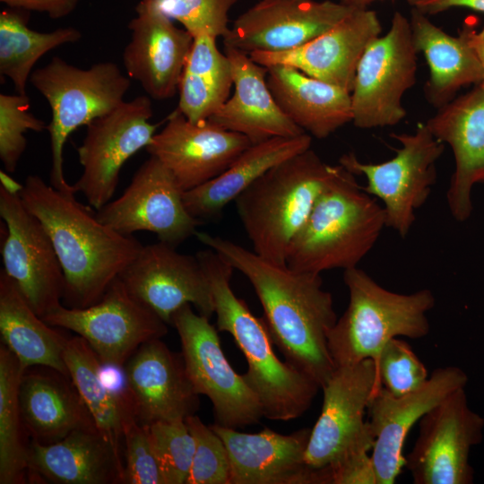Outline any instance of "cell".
<instances>
[{
  "instance_id": "obj_1",
  "label": "cell",
  "mask_w": 484,
  "mask_h": 484,
  "mask_svg": "<svg viewBox=\"0 0 484 484\" xmlns=\"http://www.w3.org/2000/svg\"><path fill=\"white\" fill-rule=\"evenodd\" d=\"M195 236L246 277L262 305L273 344L286 362L322 388L336 367L327 334L338 318L321 275L276 264L220 236L203 231Z\"/></svg>"
},
{
  "instance_id": "obj_2",
  "label": "cell",
  "mask_w": 484,
  "mask_h": 484,
  "mask_svg": "<svg viewBox=\"0 0 484 484\" xmlns=\"http://www.w3.org/2000/svg\"><path fill=\"white\" fill-rule=\"evenodd\" d=\"M75 194L37 175L28 176L20 192L51 238L65 275L63 299L68 307L83 308L100 300L143 246L102 223Z\"/></svg>"
},
{
  "instance_id": "obj_3",
  "label": "cell",
  "mask_w": 484,
  "mask_h": 484,
  "mask_svg": "<svg viewBox=\"0 0 484 484\" xmlns=\"http://www.w3.org/2000/svg\"><path fill=\"white\" fill-rule=\"evenodd\" d=\"M196 256L211 286L218 331L231 334L242 351L247 363L242 376L257 396L264 417L290 420L302 416L310 408L320 385L278 359L264 318L255 316L231 289L235 270L231 264L209 247L197 252Z\"/></svg>"
},
{
  "instance_id": "obj_4",
  "label": "cell",
  "mask_w": 484,
  "mask_h": 484,
  "mask_svg": "<svg viewBox=\"0 0 484 484\" xmlns=\"http://www.w3.org/2000/svg\"><path fill=\"white\" fill-rule=\"evenodd\" d=\"M339 165L290 244L286 264L294 271L320 274L358 267L385 227L383 206Z\"/></svg>"
},
{
  "instance_id": "obj_5",
  "label": "cell",
  "mask_w": 484,
  "mask_h": 484,
  "mask_svg": "<svg viewBox=\"0 0 484 484\" xmlns=\"http://www.w3.org/2000/svg\"><path fill=\"white\" fill-rule=\"evenodd\" d=\"M340 165H329L311 148L272 167L235 200L253 251L286 264L288 248Z\"/></svg>"
},
{
  "instance_id": "obj_6",
  "label": "cell",
  "mask_w": 484,
  "mask_h": 484,
  "mask_svg": "<svg viewBox=\"0 0 484 484\" xmlns=\"http://www.w3.org/2000/svg\"><path fill=\"white\" fill-rule=\"evenodd\" d=\"M349 304L327 334V347L335 367L371 359L376 363L393 338L420 339L430 331L427 313L435 306L430 290L411 294L390 291L365 271L344 270Z\"/></svg>"
},
{
  "instance_id": "obj_7",
  "label": "cell",
  "mask_w": 484,
  "mask_h": 484,
  "mask_svg": "<svg viewBox=\"0 0 484 484\" xmlns=\"http://www.w3.org/2000/svg\"><path fill=\"white\" fill-rule=\"evenodd\" d=\"M30 82L51 108V121L46 129L51 144L50 183L58 190L76 193L64 174L65 143L74 130L122 104L130 78L111 61L82 69L53 56L31 73Z\"/></svg>"
},
{
  "instance_id": "obj_8",
  "label": "cell",
  "mask_w": 484,
  "mask_h": 484,
  "mask_svg": "<svg viewBox=\"0 0 484 484\" xmlns=\"http://www.w3.org/2000/svg\"><path fill=\"white\" fill-rule=\"evenodd\" d=\"M401 146L389 160L361 162L353 152L343 154L339 164L355 176H364L368 194L380 199L385 227L405 238L415 221V212L428 200L436 180V163L445 151L425 123L412 134H392Z\"/></svg>"
},
{
  "instance_id": "obj_9",
  "label": "cell",
  "mask_w": 484,
  "mask_h": 484,
  "mask_svg": "<svg viewBox=\"0 0 484 484\" xmlns=\"http://www.w3.org/2000/svg\"><path fill=\"white\" fill-rule=\"evenodd\" d=\"M418 54L410 20L395 12L388 31L368 44L358 64L350 91L355 126H392L405 117L402 97L416 83Z\"/></svg>"
},
{
  "instance_id": "obj_10",
  "label": "cell",
  "mask_w": 484,
  "mask_h": 484,
  "mask_svg": "<svg viewBox=\"0 0 484 484\" xmlns=\"http://www.w3.org/2000/svg\"><path fill=\"white\" fill-rule=\"evenodd\" d=\"M171 324L179 335L190 382L198 395L210 399L215 424L235 429L257 424L264 417L260 402L229 363L209 318L186 304L173 315Z\"/></svg>"
},
{
  "instance_id": "obj_11",
  "label": "cell",
  "mask_w": 484,
  "mask_h": 484,
  "mask_svg": "<svg viewBox=\"0 0 484 484\" xmlns=\"http://www.w3.org/2000/svg\"><path fill=\"white\" fill-rule=\"evenodd\" d=\"M380 387L376 362L371 359L335 367L321 388L322 411L306 451L308 466L330 467L350 455L372 450L375 437L364 415Z\"/></svg>"
},
{
  "instance_id": "obj_12",
  "label": "cell",
  "mask_w": 484,
  "mask_h": 484,
  "mask_svg": "<svg viewBox=\"0 0 484 484\" xmlns=\"http://www.w3.org/2000/svg\"><path fill=\"white\" fill-rule=\"evenodd\" d=\"M22 186L0 183L4 271L35 313L44 317L62 305L65 275L48 233L22 203Z\"/></svg>"
},
{
  "instance_id": "obj_13",
  "label": "cell",
  "mask_w": 484,
  "mask_h": 484,
  "mask_svg": "<svg viewBox=\"0 0 484 484\" xmlns=\"http://www.w3.org/2000/svg\"><path fill=\"white\" fill-rule=\"evenodd\" d=\"M42 319L82 337L100 362L123 367L142 344L168 333V324L134 297L118 277L97 303L83 308L61 305Z\"/></svg>"
},
{
  "instance_id": "obj_14",
  "label": "cell",
  "mask_w": 484,
  "mask_h": 484,
  "mask_svg": "<svg viewBox=\"0 0 484 484\" xmlns=\"http://www.w3.org/2000/svg\"><path fill=\"white\" fill-rule=\"evenodd\" d=\"M152 115L151 98L138 96L86 125L77 148L82 172L73 186L97 211L111 201L123 165L156 134L158 124L150 122Z\"/></svg>"
},
{
  "instance_id": "obj_15",
  "label": "cell",
  "mask_w": 484,
  "mask_h": 484,
  "mask_svg": "<svg viewBox=\"0 0 484 484\" xmlns=\"http://www.w3.org/2000/svg\"><path fill=\"white\" fill-rule=\"evenodd\" d=\"M484 419L468 404L465 388L455 390L419 421V436L405 466L415 484H471V449L482 441Z\"/></svg>"
},
{
  "instance_id": "obj_16",
  "label": "cell",
  "mask_w": 484,
  "mask_h": 484,
  "mask_svg": "<svg viewBox=\"0 0 484 484\" xmlns=\"http://www.w3.org/2000/svg\"><path fill=\"white\" fill-rule=\"evenodd\" d=\"M183 193L170 171L150 156L124 193L98 210L96 216L123 235L150 231L159 241L177 247L195 235L201 224L186 210Z\"/></svg>"
},
{
  "instance_id": "obj_17",
  "label": "cell",
  "mask_w": 484,
  "mask_h": 484,
  "mask_svg": "<svg viewBox=\"0 0 484 484\" xmlns=\"http://www.w3.org/2000/svg\"><path fill=\"white\" fill-rule=\"evenodd\" d=\"M176 248L161 241L143 246L118 278L168 324L186 304L210 318L214 301L205 272L196 255L181 254Z\"/></svg>"
},
{
  "instance_id": "obj_18",
  "label": "cell",
  "mask_w": 484,
  "mask_h": 484,
  "mask_svg": "<svg viewBox=\"0 0 484 484\" xmlns=\"http://www.w3.org/2000/svg\"><path fill=\"white\" fill-rule=\"evenodd\" d=\"M355 7L331 0H260L240 14L222 38L247 55L297 48L329 30Z\"/></svg>"
},
{
  "instance_id": "obj_19",
  "label": "cell",
  "mask_w": 484,
  "mask_h": 484,
  "mask_svg": "<svg viewBox=\"0 0 484 484\" xmlns=\"http://www.w3.org/2000/svg\"><path fill=\"white\" fill-rule=\"evenodd\" d=\"M466 373L458 367L436 368L418 389L393 395L384 387L372 396L367 410L375 437L371 459L376 484H393L405 465L404 441L419 419L451 393L465 388Z\"/></svg>"
},
{
  "instance_id": "obj_20",
  "label": "cell",
  "mask_w": 484,
  "mask_h": 484,
  "mask_svg": "<svg viewBox=\"0 0 484 484\" xmlns=\"http://www.w3.org/2000/svg\"><path fill=\"white\" fill-rule=\"evenodd\" d=\"M251 144L243 134L208 119L193 123L176 109L145 149L186 192L218 177Z\"/></svg>"
},
{
  "instance_id": "obj_21",
  "label": "cell",
  "mask_w": 484,
  "mask_h": 484,
  "mask_svg": "<svg viewBox=\"0 0 484 484\" xmlns=\"http://www.w3.org/2000/svg\"><path fill=\"white\" fill-rule=\"evenodd\" d=\"M230 462L229 484H328L324 468L306 462L311 429L281 435L264 428L255 434L213 424Z\"/></svg>"
},
{
  "instance_id": "obj_22",
  "label": "cell",
  "mask_w": 484,
  "mask_h": 484,
  "mask_svg": "<svg viewBox=\"0 0 484 484\" xmlns=\"http://www.w3.org/2000/svg\"><path fill=\"white\" fill-rule=\"evenodd\" d=\"M127 395L143 425L185 420L199 409V395L187 376L181 353L160 340L142 344L125 365Z\"/></svg>"
},
{
  "instance_id": "obj_23",
  "label": "cell",
  "mask_w": 484,
  "mask_h": 484,
  "mask_svg": "<svg viewBox=\"0 0 484 484\" xmlns=\"http://www.w3.org/2000/svg\"><path fill=\"white\" fill-rule=\"evenodd\" d=\"M136 13L128 24L131 39L123 51L124 67L150 98L170 99L178 91L194 37L153 4L140 1Z\"/></svg>"
},
{
  "instance_id": "obj_24",
  "label": "cell",
  "mask_w": 484,
  "mask_h": 484,
  "mask_svg": "<svg viewBox=\"0 0 484 484\" xmlns=\"http://www.w3.org/2000/svg\"><path fill=\"white\" fill-rule=\"evenodd\" d=\"M381 32L376 13L358 8L329 30L297 48L283 52L255 51L249 56L265 67L292 66L350 92L363 52Z\"/></svg>"
},
{
  "instance_id": "obj_25",
  "label": "cell",
  "mask_w": 484,
  "mask_h": 484,
  "mask_svg": "<svg viewBox=\"0 0 484 484\" xmlns=\"http://www.w3.org/2000/svg\"><path fill=\"white\" fill-rule=\"evenodd\" d=\"M425 124L453 151L455 167L446 201L454 220L465 221L473 210L472 188L484 184V83L437 108Z\"/></svg>"
},
{
  "instance_id": "obj_26",
  "label": "cell",
  "mask_w": 484,
  "mask_h": 484,
  "mask_svg": "<svg viewBox=\"0 0 484 484\" xmlns=\"http://www.w3.org/2000/svg\"><path fill=\"white\" fill-rule=\"evenodd\" d=\"M27 478L57 484L124 483V462L98 428H82L51 444L31 441Z\"/></svg>"
},
{
  "instance_id": "obj_27",
  "label": "cell",
  "mask_w": 484,
  "mask_h": 484,
  "mask_svg": "<svg viewBox=\"0 0 484 484\" xmlns=\"http://www.w3.org/2000/svg\"><path fill=\"white\" fill-rule=\"evenodd\" d=\"M224 47L232 67L234 93L208 120L245 135L252 143L305 134L276 103L267 85V67L242 51Z\"/></svg>"
},
{
  "instance_id": "obj_28",
  "label": "cell",
  "mask_w": 484,
  "mask_h": 484,
  "mask_svg": "<svg viewBox=\"0 0 484 484\" xmlns=\"http://www.w3.org/2000/svg\"><path fill=\"white\" fill-rule=\"evenodd\" d=\"M267 85L282 112L311 136L324 139L352 122L350 92L285 65L267 67Z\"/></svg>"
},
{
  "instance_id": "obj_29",
  "label": "cell",
  "mask_w": 484,
  "mask_h": 484,
  "mask_svg": "<svg viewBox=\"0 0 484 484\" xmlns=\"http://www.w3.org/2000/svg\"><path fill=\"white\" fill-rule=\"evenodd\" d=\"M19 403L26 433L40 444L57 442L79 428H97L71 378L53 369H26Z\"/></svg>"
},
{
  "instance_id": "obj_30",
  "label": "cell",
  "mask_w": 484,
  "mask_h": 484,
  "mask_svg": "<svg viewBox=\"0 0 484 484\" xmlns=\"http://www.w3.org/2000/svg\"><path fill=\"white\" fill-rule=\"evenodd\" d=\"M410 23L414 46L428 65L424 94L430 105L439 108L461 88L483 82L481 65L464 27L458 36H452L415 9L411 11Z\"/></svg>"
},
{
  "instance_id": "obj_31",
  "label": "cell",
  "mask_w": 484,
  "mask_h": 484,
  "mask_svg": "<svg viewBox=\"0 0 484 484\" xmlns=\"http://www.w3.org/2000/svg\"><path fill=\"white\" fill-rule=\"evenodd\" d=\"M311 143L312 136L305 133L251 144L218 177L183 193L186 210L200 220L218 216L270 169L311 148Z\"/></svg>"
},
{
  "instance_id": "obj_32",
  "label": "cell",
  "mask_w": 484,
  "mask_h": 484,
  "mask_svg": "<svg viewBox=\"0 0 484 484\" xmlns=\"http://www.w3.org/2000/svg\"><path fill=\"white\" fill-rule=\"evenodd\" d=\"M0 333L23 370L44 367L69 376L64 359L68 339L35 313L4 270L0 272Z\"/></svg>"
},
{
  "instance_id": "obj_33",
  "label": "cell",
  "mask_w": 484,
  "mask_h": 484,
  "mask_svg": "<svg viewBox=\"0 0 484 484\" xmlns=\"http://www.w3.org/2000/svg\"><path fill=\"white\" fill-rule=\"evenodd\" d=\"M232 85L230 61L218 49L216 39L194 38L179 81L177 109L193 123L207 120L229 98Z\"/></svg>"
},
{
  "instance_id": "obj_34",
  "label": "cell",
  "mask_w": 484,
  "mask_h": 484,
  "mask_svg": "<svg viewBox=\"0 0 484 484\" xmlns=\"http://www.w3.org/2000/svg\"><path fill=\"white\" fill-rule=\"evenodd\" d=\"M24 12L10 7L0 13V74L9 78L22 95H27V82L41 56L82 38L81 31L73 27L48 32L31 30Z\"/></svg>"
},
{
  "instance_id": "obj_35",
  "label": "cell",
  "mask_w": 484,
  "mask_h": 484,
  "mask_svg": "<svg viewBox=\"0 0 484 484\" xmlns=\"http://www.w3.org/2000/svg\"><path fill=\"white\" fill-rule=\"evenodd\" d=\"M64 359L69 377L98 429L122 457L123 420L132 409L128 396L117 397L106 388L99 376L100 360L82 337L68 339Z\"/></svg>"
},
{
  "instance_id": "obj_36",
  "label": "cell",
  "mask_w": 484,
  "mask_h": 484,
  "mask_svg": "<svg viewBox=\"0 0 484 484\" xmlns=\"http://www.w3.org/2000/svg\"><path fill=\"white\" fill-rule=\"evenodd\" d=\"M15 356L0 345V484L28 480V450L25 445L19 385L22 373Z\"/></svg>"
},
{
  "instance_id": "obj_37",
  "label": "cell",
  "mask_w": 484,
  "mask_h": 484,
  "mask_svg": "<svg viewBox=\"0 0 484 484\" xmlns=\"http://www.w3.org/2000/svg\"><path fill=\"white\" fill-rule=\"evenodd\" d=\"M145 426L165 484H186L195 443L186 421H155Z\"/></svg>"
},
{
  "instance_id": "obj_38",
  "label": "cell",
  "mask_w": 484,
  "mask_h": 484,
  "mask_svg": "<svg viewBox=\"0 0 484 484\" xmlns=\"http://www.w3.org/2000/svg\"><path fill=\"white\" fill-rule=\"evenodd\" d=\"M27 95L0 94V160L5 172L13 173L26 150L28 131L47 129L45 122L29 110Z\"/></svg>"
},
{
  "instance_id": "obj_39",
  "label": "cell",
  "mask_w": 484,
  "mask_h": 484,
  "mask_svg": "<svg viewBox=\"0 0 484 484\" xmlns=\"http://www.w3.org/2000/svg\"><path fill=\"white\" fill-rule=\"evenodd\" d=\"M185 421L195 443L186 484H229L230 462L222 439L195 414Z\"/></svg>"
},
{
  "instance_id": "obj_40",
  "label": "cell",
  "mask_w": 484,
  "mask_h": 484,
  "mask_svg": "<svg viewBox=\"0 0 484 484\" xmlns=\"http://www.w3.org/2000/svg\"><path fill=\"white\" fill-rule=\"evenodd\" d=\"M238 0H160L153 4L162 13L177 21L194 39H215L228 32L229 13Z\"/></svg>"
},
{
  "instance_id": "obj_41",
  "label": "cell",
  "mask_w": 484,
  "mask_h": 484,
  "mask_svg": "<svg viewBox=\"0 0 484 484\" xmlns=\"http://www.w3.org/2000/svg\"><path fill=\"white\" fill-rule=\"evenodd\" d=\"M376 366L381 386L393 395L412 392L428 379L425 365L411 347L398 337L386 342Z\"/></svg>"
},
{
  "instance_id": "obj_42",
  "label": "cell",
  "mask_w": 484,
  "mask_h": 484,
  "mask_svg": "<svg viewBox=\"0 0 484 484\" xmlns=\"http://www.w3.org/2000/svg\"><path fill=\"white\" fill-rule=\"evenodd\" d=\"M124 483L165 484L147 428L127 410L123 420Z\"/></svg>"
},
{
  "instance_id": "obj_43",
  "label": "cell",
  "mask_w": 484,
  "mask_h": 484,
  "mask_svg": "<svg viewBox=\"0 0 484 484\" xmlns=\"http://www.w3.org/2000/svg\"><path fill=\"white\" fill-rule=\"evenodd\" d=\"M325 468L330 484H376L373 462L368 452L354 454Z\"/></svg>"
},
{
  "instance_id": "obj_44",
  "label": "cell",
  "mask_w": 484,
  "mask_h": 484,
  "mask_svg": "<svg viewBox=\"0 0 484 484\" xmlns=\"http://www.w3.org/2000/svg\"><path fill=\"white\" fill-rule=\"evenodd\" d=\"M9 7L47 13L52 19L70 14L81 0H0Z\"/></svg>"
},
{
  "instance_id": "obj_45",
  "label": "cell",
  "mask_w": 484,
  "mask_h": 484,
  "mask_svg": "<svg viewBox=\"0 0 484 484\" xmlns=\"http://www.w3.org/2000/svg\"><path fill=\"white\" fill-rule=\"evenodd\" d=\"M411 9L426 15L436 14L453 8H468L484 13V0H407Z\"/></svg>"
},
{
  "instance_id": "obj_46",
  "label": "cell",
  "mask_w": 484,
  "mask_h": 484,
  "mask_svg": "<svg viewBox=\"0 0 484 484\" xmlns=\"http://www.w3.org/2000/svg\"><path fill=\"white\" fill-rule=\"evenodd\" d=\"M99 376L106 388L114 395L120 398L127 395V379L125 366L100 362Z\"/></svg>"
},
{
  "instance_id": "obj_47",
  "label": "cell",
  "mask_w": 484,
  "mask_h": 484,
  "mask_svg": "<svg viewBox=\"0 0 484 484\" xmlns=\"http://www.w3.org/2000/svg\"><path fill=\"white\" fill-rule=\"evenodd\" d=\"M463 27L466 30L469 42L481 65L483 71V82L481 83H484V28L480 31H476L473 24L466 23Z\"/></svg>"
},
{
  "instance_id": "obj_48",
  "label": "cell",
  "mask_w": 484,
  "mask_h": 484,
  "mask_svg": "<svg viewBox=\"0 0 484 484\" xmlns=\"http://www.w3.org/2000/svg\"><path fill=\"white\" fill-rule=\"evenodd\" d=\"M374 0H341L343 4L355 8H367V5Z\"/></svg>"
},
{
  "instance_id": "obj_49",
  "label": "cell",
  "mask_w": 484,
  "mask_h": 484,
  "mask_svg": "<svg viewBox=\"0 0 484 484\" xmlns=\"http://www.w3.org/2000/svg\"><path fill=\"white\" fill-rule=\"evenodd\" d=\"M142 2L148 3V4H156L160 0H141Z\"/></svg>"
}]
</instances>
